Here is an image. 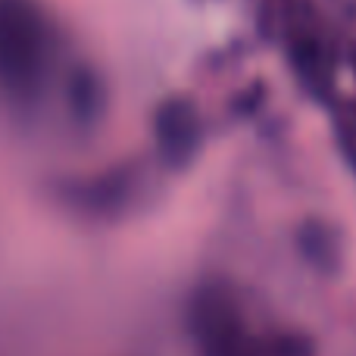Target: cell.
<instances>
[{
    "label": "cell",
    "mask_w": 356,
    "mask_h": 356,
    "mask_svg": "<svg viewBox=\"0 0 356 356\" xmlns=\"http://www.w3.org/2000/svg\"><path fill=\"white\" fill-rule=\"evenodd\" d=\"M197 356H316V341L294 328H253L232 282L197 284L184 309Z\"/></svg>",
    "instance_id": "6da1fadb"
},
{
    "label": "cell",
    "mask_w": 356,
    "mask_h": 356,
    "mask_svg": "<svg viewBox=\"0 0 356 356\" xmlns=\"http://www.w3.org/2000/svg\"><path fill=\"white\" fill-rule=\"evenodd\" d=\"M353 69H356V50H353Z\"/></svg>",
    "instance_id": "9c48e42d"
},
{
    "label": "cell",
    "mask_w": 356,
    "mask_h": 356,
    "mask_svg": "<svg viewBox=\"0 0 356 356\" xmlns=\"http://www.w3.org/2000/svg\"><path fill=\"white\" fill-rule=\"evenodd\" d=\"M110 104V91L106 81L97 69L91 66H75L69 75V113L79 125H97Z\"/></svg>",
    "instance_id": "52a82bcc"
},
{
    "label": "cell",
    "mask_w": 356,
    "mask_h": 356,
    "mask_svg": "<svg viewBox=\"0 0 356 356\" xmlns=\"http://www.w3.org/2000/svg\"><path fill=\"white\" fill-rule=\"evenodd\" d=\"M138 194V172L131 166H116L104 175L85 178L72 188V197L81 209L94 216H116L129 209V203Z\"/></svg>",
    "instance_id": "5b68a950"
},
{
    "label": "cell",
    "mask_w": 356,
    "mask_h": 356,
    "mask_svg": "<svg viewBox=\"0 0 356 356\" xmlns=\"http://www.w3.org/2000/svg\"><path fill=\"white\" fill-rule=\"evenodd\" d=\"M291 66H294L300 85L309 91V97L332 104L334 100V54L332 44L319 38L316 31H297L291 38Z\"/></svg>",
    "instance_id": "277c9868"
},
{
    "label": "cell",
    "mask_w": 356,
    "mask_h": 356,
    "mask_svg": "<svg viewBox=\"0 0 356 356\" xmlns=\"http://www.w3.org/2000/svg\"><path fill=\"white\" fill-rule=\"evenodd\" d=\"M154 141L166 169L181 172V169L194 166V160L203 150V141H207L200 106L181 94L166 97L154 113Z\"/></svg>",
    "instance_id": "3957f363"
},
{
    "label": "cell",
    "mask_w": 356,
    "mask_h": 356,
    "mask_svg": "<svg viewBox=\"0 0 356 356\" xmlns=\"http://www.w3.org/2000/svg\"><path fill=\"white\" fill-rule=\"evenodd\" d=\"M54 63V29L35 0H0V81L16 97H35Z\"/></svg>",
    "instance_id": "7a4b0ae2"
},
{
    "label": "cell",
    "mask_w": 356,
    "mask_h": 356,
    "mask_svg": "<svg viewBox=\"0 0 356 356\" xmlns=\"http://www.w3.org/2000/svg\"><path fill=\"white\" fill-rule=\"evenodd\" d=\"M334 135H338V147L344 160L356 172V100L334 104Z\"/></svg>",
    "instance_id": "ba28073f"
},
{
    "label": "cell",
    "mask_w": 356,
    "mask_h": 356,
    "mask_svg": "<svg viewBox=\"0 0 356 356\" xmlns=\"http://www.w3.org/2000/svg\"><path fill=\"white\" fill-rule=\"evenodd\" d=\"M297 250L307 259L309 269L319 275H338L344 263V244L341 232L325 219H307L297 228Z\"/></svg>",
    "instance_id": "8992f818"
}]
</instances>
